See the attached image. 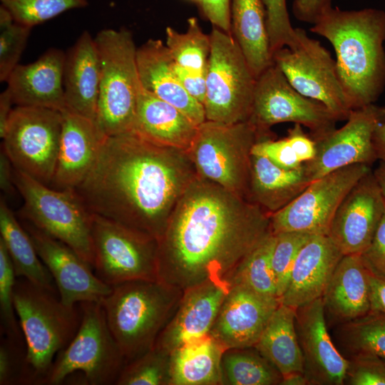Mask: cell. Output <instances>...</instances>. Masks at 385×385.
I'll list each match as a JSON object with an SVG mask.
<instances>
[{
	"label": "cell",
	"mask_w": 385,
	"mask_h": 385,
	"mask_svg": "<svg viewBox=\"0 0 385 385\" xmlns=\"http://www.w3.org/2000/svg\"><path fill=\"white\" fill-rule=\"evenodd\" d=\"M271 233L270 214L198 174L158 240V279L183 291L207 281L227 282Z\"/></svg>",
	"instance_id": "cell-1"
},
{
	"label": "cell",
	"mask_w": 385,
	"mask_h": 385,
	"mask_svg": "<svg viewBox=\"0 0 385 385\" xmlns=\"http://www.w3.org/2000/svg\"><path fill=\"white\" fill-rule=\"evenodd\" d=\"M194 168L187 152L129 131L105 138L90 172L75 190L92 214L158 240L197 175Z\"/></svg>",
	"instance_id": "cell-2"
},
{
	"label": "cell",
	"mask_w": 385,
	"mask_h": 385,
	"mask_svg": "<svg viewBox=\"0 0 385 385\" xmlns=\"http://www.w3.org/2000/svg\"><path fill=\"white\" fill-rule=\"evenodd\" d=\"M310 31L333 46L351 110L375 103L385 89V11L332 7L312 24Z\"/></svg>",
	"instance_id": "cell-3"
},
{
	"label": "cell",
	"mask_w": 385,
	"mask_h": 385,
	"mask_svg": "<svg viewBox=\"0 0 385 385\" xmlns=\"http://www.w3.org/2000/svg\"><path fill=\"white\" fill-rule=\"evenodd\" d=\"M183 292L160 279L130 281L112 287L101 304L127 362L154 348Z\"/></svg>",
	"instance_id": "cell-4"
},
{
	"label": "cell",
	"mask_w": 385,
	"mask_h": 385,
	"mask_svg": "<svg viewBox=\"0 0 385 385\" xmlns=\"http://www.w3.org/2000/svg\"><path fill=\"white\" fill-rule=\"evenodd\" d=\"M18 278L14 297L26 344L23 384H43L56 355L76 335L81 312L63 304L56 292Z\"/></svg>",
	"instance_id": "cell-5"
},
{
	"label": "cell",
	"mask_w": 385,
	"mask_h": 385,
	"mask_svg": "<svg viewBox=\"0 0 385 385\" xmlns=\"http://www.w3.org/2000/svg\"><path fill=\"white\" fill-rule=\"evenodd\" d=\"M94 38L101 62L96 124L106 137L131 131L142 87L133 34L105 29Z\"/></svg>",
	"instance_id": "cell-6"
},
{
	"label": "cell",
	"mask_w": 385,
	"mask_h": 385,
	"mask_svg": "<svg viewBox=\"0 0 385 385\" xmlns=\"http://www.w3.org/2000/svg\"><path fill=\"white\" fill-rule=\"evenodd\" d=\"M14 179L24 200V220L70 247L93 268L92 213L76 190L49 188L14 168Z\"/></svg>",
	"instance_id": "cell-7"
},
{
	"label": "cell",
	"mask_w": 385,
	"mask_h": 385,
	"mask_svg": "<svg viewBox=\"0 0 385 385\" xmlns=\"http://www.w3.org/2000/svg\"><path fill=\"white\" fill-rule=\"evenodd\" d=\"M81 319L70 343L56 355L43 384H61L71 374H84L91 385L115 384L127 361L108 327L101 302L79 303Z\"/></svg>",
	"instance_id": "cell-8"
},
{
	"label": "cell",
	"mask_w": 385,
	"mask_h": 385,
	"mask_svg": "<svg viewBox=\"0 0 385 385\" xmlns=\"http://www.w3.org/2000/svg\"><path fill=\"white\" fill-rule=\"evenodd\" d=\"M262 139L248 120L226 124L206 120L188 154L199 175L248 199L251 151Z\"/></svg>",
	"instance_id": "cell-9"
},
{
	"label": "cell",
	"mask_w": 385,
	"mask_h": 385,
	"mask_svg": "<svg viewBox=\"0 0 385 385\" xmlns=\"http://www.w3.org/2000/svg\"><path fill=\"white\" fill-rule=\"evenodd\" d=\"M204 108L207 120L247 121L256 78L232 34L212 26Z\"/></svg>",
	"instance_id": "cell-10"
},
{
	"label": "cell",
	"mask_w": 385,
	"mask_h": 385,
	"mask_svg": "<svg viewBox=\"0 0 385 385\" xmlns=\"http://www.w3.org/2000/svg\"><path fill=\"white\" fill-rule=\"evenodd\" d=\"M91 236L93 268L107 284L159 279L155 237L95 214Z\"/></svg>",
	"instance_id": "cell-11"
},
{
	"label": "cell",
	"mask_w": 385,
	"mask_h": 385,
	"mask_svg": "<svg viewBox=\"0 0 385 385\" xmlns=\"http://www.w3.org/2000/svg\"><path fill=\"white\" fill-rule=\"evenodd\" d=\"M248 121L262 138H271V126L290 122L307 128L317 140L333 131L338 120L324 104L294 89L273 62L256 78Z\"/></svg>",
	"instance_id": "cell-12"
},
{
	"label": "cell",
	"mask_w": 385,
	"mask_h": 385,
	"mask_svg": "<svg viewBox=\"0 0 385 385\" xmlns=\"http://www.w3.org/2000/svg\"><path fill=\"white\" fill-rule=\"evenodd\" d=\"M62 112L50 108H13L1 148L14 169L38 181L51 183L62 130Z\"/></svg>",
	"instance_id": "cell-13"
},
{
	"label": "cell",
	"mask_w": 385,
	"mask_h": 385,
	"mask_svg": "<svg viewBox=\"0 0 385 385\" xmlns=\"http://www.w3.org/2000/svg\"><path fill=\"white\" fill-rule=\"evenodd\" d=\"M272 60L299 93L324 104L338 121L347 119L351 108L336 60L304 29L295 28L294 44L276 51Z\"/></svg>",
	"instance_id": "cell-14"
},
{
	"label": "cell",
	"mask_w": 385,
	"mask_h": 385,
	"mask_svg": "<svg viewBox=\"0 0 385 385\" xmlns=\"http://www.w3.org/2000/svg\"><path fill=\"white\" fill-rule=\"evenodd\" d=\"M371 165L356 164L339 168L312 181L293 201L270 215L273 234L301 232L328 235L340 203Z\"/></svg>",
	"instance_id": "cell-15"
},
{
	"label": "cell",
	"mask_w": 385,
	"mask_h": 385,
	"mask_svg": "<svg viewBox=\"0 0 385 385\" xmlns=\"http://www.w3.org/2000/svg\"><path fill=\"white\" fill-rule=\"evenodd\" d=\"M346 123L315 140L314 158L304 163L312 181L339 168L371 165L378 160L374 145L376 128L385 123V107L372 103L351 110Z\"/></svg>",
	"instance_id": "cell-16"
},
{
	"label": "cell",
	"mask_w": 385,
	"mask_h": 385,
	"mask_svg": "<svg viewBox=\"0 0 385 385\" xmlns=\"http://www.w3.org/2000/svg\"><path fill=\"white\" fill-rule=\"evenodd\" d=\"M38 257L51 274L63 304L76 306L83 302H101L112 287L92 272V267L63 242L24 220Z\"/></svg>",
	"instance_id": "cell-17"
},
{
	"label": "cell",
	"mask_w": 385,
	"mask_h": 385,
	"mask_svg": "<svg viewBox=\"0 0 385 385\" xmlns=\"http://www.w3.org/2000/svg\"><path fill=\"white\" fill-rule=\"evenodd\" d=\"M385 212V200L371 170L349 190L332 219L328 236L344 255H361Z\"/></svg>",
	"instance_id": "cell-18"
},
{
	"label": "cell",
	"mask_w": 385,
	"mask_h": 385,
	"mask_svg": "<svg viewBox=\"0 0 385 385\" xmlns=\"http://www.w3.org/2000/svg\"><path fill=\"white\" fill-rule=\"evenodd\" d=\"M295 326L309 384H344L348 359L329 334L322 299L296 309Z\"/></svg>",
	"instance_id": "cell-19"
},
{
	"label": "cell",
	"mask_w": 385,
	"mask_h": 385,
	"mask_svg": "<svg viewBox=\"0 0 385 385\" xmlns=\"http://www.w3.org/2000/svg\"><path fill=\"white\" fill-rule=\"evenodd\" d=\"M279 304L277 298L230 285L210 335L225 349L254 346Z\"/></svg>",
	"instance_id": "cell-20"
},
{
	"label": "cell",
	"mask_w": 385,
	"mask_h": 385,
	"mask_svg": "<svg viewBox=\"0 0 385 385\" xmlns=\"http://www.w3.org/2000/svg\"><path fill=\"white\" fill-rule=\"evenodd\" d=\"M230 289L222 281H207L184 290L178 306L155 346L168 353L210 335Z\"/></svg>",
	"instance_id": "cell-21"
},
{
	"label": "cell",
	"mask_w": 385,
	"mask_h": 385,
	"mask_svg": "<svg viewBox=\"0 0 385 385\" xmlns=\"http://www.w3.org/2000/svg\"><path fill=\"white\" fill-rule=\"evenodd\" d=\"M65 54L62 50L51 48L36 61L19 64L11 73L7 88L16 106L66 110L63 89Z\"/></svg>",
	"instance_id": "cell-22"
},
{
	"label": "cell",
	"mask_w": 385,
	"mask_h": 385,
	"mask_svg": "<svg viewBox=\"0 0 385 385\" xmlns=\"http://www.w3.org/2000/svg\"><path fill=\"white\" fill-rule=\"evenodd\" d=\"M63 123L55 173L56 189H75L93 167L106 138L96 122L70 111L62 112Z\"/></svg>",
	"instance_id": "cell-23"
},
{
	"label": "cell",
	"mask_w": 385,
	"mask_h": 385,
	"mask_svg": "<svg viewBox=\"0 0 385 385\" xmlns=\"http://www.w3.org/2000/svg\"><path fill=\"white\" fill-rule=\"evenodd\" d=\"M344 255L328 235H313L297 255L281 304L294 309L321 298Z\"/></svg>",
	"instance_id": "cell-24"
},
{
	"label": "cell",
	"mask_w": 385,
	"mask_h": 385,
	"mask_svg": "<svg viewBox=\"0 0 385 385\" xmlns=\"http://www.w3.org/2000/svg\"><path fill=\"white\" fill-rule=\"evenodd\" d=\"M136 60L144 88L177 108L195 125L206 120L204 106L185 91L178 79L166 44L159 39H148L137 48Z\"/></svg>",
	"instance_id": "cell-25"
},
{
	"label": "cell",
	"mask_w": 385,
	"mask_h": 385,
	"mask_svg": "<svg viewBox=\"0 0 385 385\" xmlns=\"http://www.w3.org/2000/svg\"><path fill=\"white\" fill-rule=\"evenodd\" d=\"M100 80L101 62L95 38L84 31L65 54L66 110L96 121Z\"/></svg>",
	"instance_id": "cell-26"
},
{
	"label": "cell",
	"mask_w": 385,
	"mask_h": 385,
	"mask_svg": "<svg viewBox=\"0 0 385 385\" xmlns=\"http://www.w3.org/2000/svg\"><path fill=\"white\" fill-rule=\"evenodd\" d=\"M369 270L361 255H344L322 294L324 314L337 326L370 312Z\"/></svg>",
	"instance_id": "cell-27"
},
{
	"label": "cell",
	"mask_w": 385,
	"mask_h": 385,
	"mask_svg": "<svg viewBox=\"0 0 385 385\" xmlns=\"http://www.w3.org/2000/svg\"><path fill=\"white\" fill-rule=\"evenodd\" d=\"M198 126L177 108L141 87L131 131L153 143L188 153Z\"/></svg>",
	"instance_id": "cell-28"
},
{
	"label": "cell",
	"mask_w": 385,
	"mask_h": 385,
	"mask_svg": "<svg viewBox=\"0 0 385 385\" xmlns=\"http://www.w3.org/2000/svg\"><path fill=\"white\" fill-rule=\"evenodd\" d=\"M304 163L284 169L252 154L248 199L272 215L293 201L312 183Z\"/></svg>",
	"instance_id": "cell-29"
},
{
	"label": "cell",
	"mask_w": 385,
	"mask_h": 385,
	"mask_svg": "<svg viewBox=\"0 0 385 385\" xmlns=\"http://www.w3.org/2000/svg\"><path fill=\"white\" fill-rule=\"evenodd\" d=\"M231 34L257 78L273 63L262 0H231Z\"/></svg>",
	"instance_id": "cell-30"
},
{
	"label": "cell",
	"mask_w": 385,
	"mask_h": 385,
	"mask_svg": "<svg viewBox=\"0 0 385 385\" xmlns=\"http://www.w3.org/2000/svg\"><path fill=\"white\" fill-rule=\"evenodd\" d=\"M225 349L208 335L170 352V385H221Z\"/></svg>",
	"instance_id": "cell-31"
},
{
	"label": "cell",
	"mask_w": 385,
	"mask_h": 385,
	"mask_svg": "<svg viewBox=\"0 0 385 385\" xmlns=\"http://www.w3.org/2000/svg\"><path fill=\"white\" fill-rule=\"evenodd\" d=\"M295 318L296 309L280 303L254 346L282 376L296 371L304 373Z\"/></svg>",
	"instance_id": "cell-32"
},
{
	"label": "cell",
	"mask_w": 385,
	"mask_h": 385,
	"mask_svg": "<svg viewBox=\"0 0 385 385\" xmlns=\"http://www.w3.org/2000/svg\"><path fill=\"white\" fill-rule=\"evenodd\" d=\"M0 239L10 256L16 277L56 292V284L43 263L29 233L2 197L0 200Z\"/></svg>",
	"instance_id": "cell-33"
},
{
	"label": "cell",
	"mask_w": 385,
	"mask_h": 385,
	"mask_svg": "<svg viewBox=\"0 0 385 385\" xmlns=\"http://www.w3.org/2000/svg\"><path fill=\"white\" fill-rule=\"evenodd\" d=\"M282 374L255 347L225 349L221 385H280Z\"/></svg>",
	"instance_id": "cell-34"
},
{
	"label": "cell",
	"mask_w": 385,
	"mask_h": 385,
	"mask_svg": "<svg viewBox=\"0 0 385 385\" xmlns=\"http://www.w3.org/2000/svg\"><path fill=\"white\" fill-rule=\"evenodd\" d=\"M276 235L271 233L239 264L229 277L230 285L239 284L270 297L277 298L272 266Z\"/></svg>",
	"instance_id": "cell-35"
},
{
	"label": "cell",
	"mask_w": 385,
	"mask_h": 385,
	"mask_svg": "<svg viewBox=\"0 0 385 385\" xmlns=\"http://www.w3.org/2000/svg\"><path fill=\"white\" fill-rule=\"evenodd\" d=\"M335 337L350 355L371 353L385 359V317L369 312L351 322L337 325Z\"/></svg>",
	"instance_id": "cell-36"
},
{
	"label": "cell",
	"mask_w": 385,
	"mask_h": 385,
	"mask_svg": "<svg viewBox=\"0 0 385 385\" xmlns=\"http://www.w3.org/2000/svg\"><path fill=\"white\" fill-rule=\"evenodd\" d=\"M165 34V44L176 64L195 72L207 73L210 36L202 31L195 17L188 19L186 32L179 33L168 26Z\"/></svg>",
	"instance_id": "cell-37"
},
{
	"label": "cell",
	"mask_w": 385,
	"mask_h": 385,
	"mask_svg": "<svg viewBox=\"0 0 385 385\" xmlns=\"http://www.w3.org/2000/svg\"><path fill=\"white\" fill-rule=\"evenodd\" d=\"M170 353L154 347L128 361L117 385H170Z\"/></svg>",
	"instance_id": "cell-38"
},
{
	"label": "cell",
	"mask_w": 385,
	"mask_h": 385,
	"mask_svg": "<svg viewBox=\"0 0 385 385\" xmlns=\"http://www.w3.org/2000/svg\"><path fill=\"white\" fill-rule=\"evenodd\" d=\"M14 21L33 28L61 14L85 8L88 0H0Z\"/></svg>",
	"instance_id": "cell-39"
},
{
	"label": "cell",
	"mask_w": 385,
	"mask_h": 385,
	"mask_svg": "<svg viewBox=\"0 0 385 385\" xmlns=\"http://www.w3.org/2000/svg\"><path fill=\"white\" fill-rule=\"evenodd\" d=\"M16 275L7 250L0 239V318L1 334L24 343V336L16 319L14 306Z\"/></svg>",
	"instance_id": "cell-40"
},
{
	"label": "cell",
	"mask_w": 385,
	"mask_h": 385,
	"mask_svg": "<svg viewBox=\"0 0 385 385\" xmlns=\"http://www.w3.org/2000/svg\"><path fill=\"white\" fill-rule=\"evenodd\" d=\"M276 235L272 266L278 299L285 291L298 254L313 235L301 232H283Z\"/></svg>",
	"instance_id": "cell-41"
},
{
	"label": "cell",
	"mask_w": 385,
	"mask_h": 385,
	"mask_svg": "<svg viewBox=\"0 0 385 385\" xmlns=\"http://www.w3.org/2000/svg\"><path fill=\"white\" fill-rule=\"evenodd\" d=\"M31 29L15 21L0 26L1 82H6L12 71L19 64Z\"/></svg>",
	"instance_id": "cell-42"
},
{
	"label": "cell",
	"mask_w": 385,
	"mask_h": 385,
	"mask_svg": "<svg viewBox=\"0 0 385 385\" xmlns=\"http://www.w3.org/2000/svg\"><path fill=\"white\" fill-rule=\"evenodd\" d=\"M272 54L294 44L295 28L292 26L287 0H262Z\"/></svg>",
	"instance_id": "cell-43"
},
{
	"label": "cell",
	"mask_w": 385,
	"mask_h": 385,
	"mask_svg": "<svg viewBox=\"0 0 385 385\" xmlns=\"http://www.w3.org/2000/svg\"><path fill=\"white\" fill-rule=\"evenodd\" d=\"M344 384L349 385H385V363L371 353L350 355Z\"/></svg>",
	"instance_id": "cell-44"
},
{
	"label": "cell",
	"mask_w": 385,
	"mask_h": 385,
	"mask_svg": "<svg viewBox=\"0 0 385 385\" xmlns=\"http://www.w3.org/2000/svg\"><path fill=\"white\" fill-rule=\"evenodd\" d=\"M26 344L1 336L0 344V384H23Z\"/></svg>",
	"instance_id": "cell-45"
},
{
	"label": "cell",
	"mask_w": 385,
	"mask_h": 385,
	"mask_svg": "<svg viewBox=\"0 0 385 385\" xmlns=\"http://www.w3.org/2000/svg\"><path fill=\"white\" fill-rule=\"evenodd\" d=\"M251 153L263 156L284 169H294L303 163L299 161L287 138H271L259 140L252 146Z\"/></svg>",
	"instance_id": "cell-46"
},
{
	"label": "cell",
	"mask_w": 385,
	"mask_h": 385,
	"mask_svg": "<svg viewBox=\"0 0 385 385\" xmlns=\"http://www.w3.org/2000/svg\"><path fill=\"white\" fill-rule=\"evenodd\" d=\"M361 256L371 272L385 278V212L371 244Z\"/></svg>",
	"instance_id": "cell-47"
},
{
	"label": "cell",
	"mask_w": 385,
	"mask_h": 385,
	"mask_svg": "<svg viewBox=\"0 0 385 385\" xmlns=\"http://www.w3.org/2000/svg\"><path fill=\"white\" fill-rule=\"evenodd\" d=\"M199 8L202 14L212 25L231 34V0H190Z\"/></svg>",
	"instance_id": "cell-48"
},
{
	"label": "cell",
	"mask_w": 385,
	"mask_h": 385,
	"mask_svg": "<svg viewBox=\"0 0 385 385\" xmlns=\"http://www.w3.org/2000/svg\"><path fill=\"white\" fill-rule=\"evenodd\" d=\"M286 138L301 163H304L314 158L317 153L316 141L309 133L304 132L302 125L294 124L288 130Z\"/></svg>",
	"instance_id": "cell-49"
},
{
	"label": "cell",
	"mask_w": 385,
	"mask_h": 385,
	"mask_svg": "<svg viewBox=\"0 0 385 385\" xmlns=\"http://www.w3.org/2000/svg\"><path fill=\"white\" fill-rule=\"evenodd\" d=\"M175 72L185 91L202 105L206 95L207 73L195 72L174 63Z\"/></svg>",
	"instance_id": "cell-50"
},
{
	"label": "cell",
	"mask_w": 385,
	"mask_h": 385,
	"mask_svg": "<svg viewBox=\"0 0 385 385\" xmlns=\"http://www.w3.org/2000/svg\"><path fill=\"white\" fill-rule=\"evenodd\" d=\"M332 0H293L292 13L299 21L314 24L329 9Z\"/></svg>",
	"instance_id": "cell-51"
},
{
	"label": "cell",
	"mask_w": 385,
	"mask_h": 385,
	"mask_svg": "<svg viewBox=\"0 0 385 385\" xmlns=\"http://www.w3.org/2000/svg\"><path fill=\"white\" fill-rule=\"evenodd\" d=\"M368 281L369 312L385 317V278L378 276L369 270Z\"/></svg>",
	"instance_id": "cell-52"
},
{
	"label": "cell",
	"mask_w": 385,
	"mask_h": 385,
	"mask_svg": "<svg viewBox=\"0 0 385 385\" xmlns=\"http://www.w3.org/2000/svg\"><path fill=\"white\" fill-rule=\"evenodd\" d=\"M0 188L6 195L13 194L15 188L16 189L14 179V167L2 148L0 153Z\"/></svg>",
	"instance_id": "cell-53"
},
{
	"label": "cell",
	"mask_w": 385,
	"mask_h": 385,
	"mask_svg": "<svg viewBox=\"0 0 385 385\" xmlns=\"http://www.w3.org/2000/svg\"><path fill=\"white\" fill-rule=\"evenodd\" d=\"M14 104L12 96L9 90L6 88L0 94V137L4 135L7 124L13 110Z\"/></svg>",
	"instance_id": "cell-54"
},
{
	"label": "cell",
	"mask_w": 385,
	"mask_h": 385,
	"mask_svg": "<svg viewBox=\"0 0 385 385\" xmlns=\"http://www.w3.org/2000/svg\"><path fill=\"white\" fill-rule=\"evenodd\" d=\"M374 145L378 160L385 162V123L376 128L374 135Z\"/></svg>",
	"instance_id": "cell-55"
},
{
	"label": "cell",
	"mask_w": 385,
	"mask_h": 385,
	"mask_svg": "<svg viewBox=\"0 0 385 385\" xmlns=\"http://www.w3.org/2000/svg\"><path fill=\"white\" fill-rule=\"evenodd\" d=\"M309 381L304 372H292L282 376L280 385H308Z\"/></svg>",
	"instance_id": "cell-56"
},
{
	"label": "cell",
	"mask_w": 385,
	"mask_h": 385,
	"mask_svg": "<svg viewBox=\"0 0 385 385\" xmlns=\"http://www.w3.org/2000/svg\"><path fill=\"white\" fill-rule=\"evenodd\" d=\"M373 174L385 200V162L380 161L379 165L373 170Z\"/></svg>",
	"instance_id": "cell-57"
},
{
	"label": "cell",
	"mask_w": 385,
	"mask_h": 385,
	"mask_svg": "<svg viewBox=\"0 0 385 385\" xmlns=\"http://www.w3.org/2000/svg\"><path fill=\"white\" fill-rule=\"evenodd\" d=\"M383 360H384V363H385V359H383Z\"/></svg>",
	"instance_id": "cell-58"
}]
</instances>
